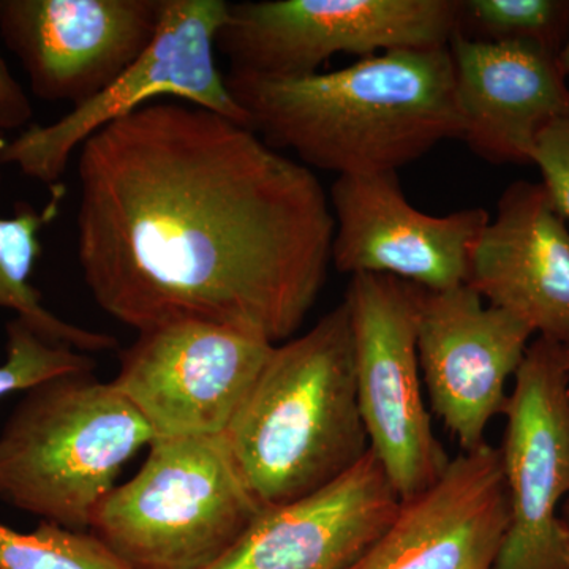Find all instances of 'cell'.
Segmentation results:
<instances>
[{"mask_svg":"<svg viewBox=\"0 0 569 569\" xmlns=\"http://www.w3.org/2000/svg\"><path fill=\"white\" fill-rule=\"evenodd\" d=\"M78 178L86 287L138 335L206 323L279 346L320 298L329 193L242 123L159 100L86 140Z\"/></svg>","mask_w":569,"mask_h":569,"instance_id":"cell-1","label":"cell"},{"mask_svg":"<svg viewBox=\"0 0 569 569\" xmlns=\"http://www.w3.org/2000/svg\"><path fill=\"white\" fill-rule=\"evenodd\" d=\"M224 77L250 130L337 178L397 173L462 133L449 47L380 52L305 77Z\"/></svg>","mask_w":569,"mask_h":569,"instance_id":"cell-2","label":"cell"},{"mask_svg":"<svg viewBox=\"0 0 569 569\" xmlns=\"http://www.w3.org/2000/svg\"><path fill=\"white\" fill-rule=\"evenodd\" d=\"M224 438L261 507L309 496L365 458L346 301L274 347Z\"/></svg>","mask_w":569,"mask_h":569,"instance_id":"cell-3","label":"cell"},{"mask_svg":"<svg viewBox=\"0 0 569 569\" xmlns=\"http://www.w3.org/2000/svg\"><path fill=\"white\" fill-rule=\"evenodd\" d=\"M156 440L111 383L74 373L29 389L0 433V500L66 529H91L122 467Z\"/></svg>","mask_w":569,"mask_h":569,"instance_id":"cell-4","label":"cell"},{"mask_svg":"<svg viewBox=\"0 0 569 569\" xmlns=\"http://www.w3.org/2000/svg\"><path fill=\"white\" fill-rule=\"evenodd\" d=\"M227 438H157L93 515L92 535L133 569H208L260 515Z\"/></svg>","mask_w":569,"mask_h":569,"instance_id":"cell-5","label":"cell"},{"mask_svg":"<svg viewBox=\"0 0 569 569\" xmlns=\"http://www.w3.org/2000/svg\"><path fill=\"white\" fill-rule=\"evenodd\" d=\"M228 10L224 0H167L156 39L129 69L50 126L31 123L13 140L0 141V164H14L50 187L61 183L71 156L93 133L167 97L249 127L217 66V32Z\"/></svg>","mask_w":569,"mask_h":569,"instance_id":"cell-6","label":"cell"},{"mask_svg":"<svg viewBox=\"0 0 569 569\" xmlns=\"http://www.w3.org/2000/svg\"><path fill=\"white\" fill-rule=\"evenodd\" d=\"M459 0H260L230 3L216 48L230 70L305 77L340 52L370 58L447 48L460 32Z\"/></svg>","mask_w":569,"mask_h":569,"instance_id":"cell-7","label":"cell"},{"mask_svg":"<svg viewBox=\"0 0 569 569\" xmlns=\"http://www.w3.org/2000/svg\"><path fill=\"white\" fill-rule=\"evenodd\" d=\"M418 284L383 274L351 276L346 295L356 388L370 449L400 500L443 475L449 456L432 429L418 358Z\"/></svg>","mask_w":569,"mask_h":569,"instance_id":"cell-8","label":"cell"},{"mask_svg":"<svg viewBox=\"0 0 569 569\" xmlns=\"http://www.w3.org/2000/svg\"><path fill=\"white\" fill-rule=\"evenodd\" d=\"M501 462L509 526L492 569H569V369L565 348L535 337L509 392Z\"/></svg>","mask_w":569,"mask_h":569,"instance_id":"cell-9","label":"cell"},{"mask_svg":"<svg viewBox=\"0 0 569 569\" xmlns=\"http://www.w3.org/2000/svg\"><path fill=\"white\" fill-rule=\"evenodd\" d=\"M276 346L206 323L140 332L111 381L157 438L224 436Z\"/></svg>","mask_w":569,"mask_h":569,"instance_id":"cell-10","label":"cell"},{"mask_svg":"<svg viewBox=\"0 0 569 569\" xmlns=\"http://www.w3.org/2000/svg\"><path fill=\"white\" fill-rule=\"evenodd\" d=\"M167 0H0V37L47 102H89L148 50Z\"/></svg>","mask_w":569,"mask_h":569,"instance_id":"cell-11","label":"cell"},{"mask_svg":"<svg viewBox=\"0 0 569 569\" xmlns=\"http://www.w3.org/2000/svg\"><path fill=\"white\" fill-rule=\"evenodd\" d=\"M332 266L342 274H383L445 291L468 282L488 224L486 209L429 216L407 200L397 173L339 176L329 190Z\"/></svg>","mask_w":569,"mask_h":569,"instance_id":"cell-12","label":"cell"},{"mask_svg":"<svg viewBox=\"0 0 569 569\" xmlns=\"http://www.w3.org/2000/svg\"><path fill=\"white\" fill-rule=\"evenodd\" d=\"M535 332L522 320L485 305L470 287L422 291L418 358L430 406L462 451L486 445L490 419L503 413L507 385Z\"/></svg>","mask_w":569,"mask_h":569,"instance_id":"cell-13","label":"cell"},{"mask_svg":"<svg viewBox=\"0 0 569 569\" xmlns=\"http://www.w3.org/2000/svg\"><path fill=\"white\" fill-rule=\"evenodd\" d=\"M508 526L500 448L486 443L400 500L388 529L348 569H492Z\"/></svg>","mask_w":569,"mask_h":569,"instance_id":"cell-14","label":"cell"},{"mask_svg":"<svg viewBox=\"0 0 569 569\" xmlns=\"http://www.w3.org/2000/svg\"><path fill=\"white\" fill-rule=\"evenodd\" d=\"M568 220L542 182L516 181L479 234L468 282L535 337L569 348Z\"/></svg>","mask_w":569,"mask_h":569,"instance_id":"cell-15","label":"cell"},{"mask_svg":"<svg viewBox=\"0 0 569 569\" xmlns=\"http://www.w3.org/2000/svg\"><path fill=\"white\" fill-rule=\"evenodd\" d=\"M400 498L372 449L331 485L264 507L208 569H348L388 529Z\"/></svg>","mask_w":569,"mask_h":569,"instance_id":"cell-16","label":"cell"},{"mask_svg":"<svg viewBox=\"0 0 569 569\" xmlns=\"http://www.w3.org/2000/svg\"><path fill=\"white\" fill-rule=\"evenodd\" d=\"M455 67L460 141L493 164H533L545 129L569 111L559 56L519 41L470 39L449 43Z\"/></svg>","mask_w":569,"mask_h":569,"instance_id":"cell-17","label":"cell"},{"mask_svg":"<svg viewBox=\"0 0 569 569\" xmlns=\"http://www.w3.org/2000/svg\"><path fill=\"white\" fill-rule=\"evenodd\" d=\"M67 189L63 183L51 187V198L41 209L18 203L13 217H0V307L13 310L17 317L37 332L74 350L107 351L118 347L114 337L71 325L56 317L43 305L32 287L31 277L41 254L40 234L58 219Z\"/></svg>","mask_w":569,"mask_h":569,"instance_id":"cell-18","label":"cell"},{"mask_svg":"<svg viewBox=\"0 0 569 569\" xmlns=\"http://www.w3.org/2000/svg\"><path fill=\"white\" fill-rule=\"evenodd\" d=\"M460 31L470 24L477 40L519 41L559 56L569 36V0H466Z\"/></svg>","mask_w":569,"mask_h":569,"instance_id":"cell-19","label":"cell"},{"mask_svg":"<svg viewBox=\"0 0 569 569\" xmlns=\"http://www.w3.org/2000/svg\"><path fill=\"white\" fill-rule=\"evenodd\" d=\"M0 569H133L92 533L41 522L29 533L0 526Z\"/></svg>","mask_w":569,"mask_h":569,"instance_id":"cell-20","label":"cell"},{"mask_svg":"<svg viewBox=\"0 0 569 569\" xmlns=\"http://www.w3.org/2000/svg\"><path fill=\"white\" fill-rule=\"evenodd\" d=\"M91 356L37 332L21 318L7 323V358L0 365V397L39 387L54 378L92 373Z\"/></svg>","mask_w":569,"mask_h":569,"instance_id":"cell-21","label":"cell"},{"mask_svg":"<svg viewBox=\"0 0 569 569\" xmlns=\"http://www.w3.org/2000/svg\"><path fill=\"white\" fill-rule=\"evenodd\" d=\"M533 164L553 203L569 220V111L541 133L535 149Z\"/></svg>","mask_w":569,"mask_h":569,"instance_id":"cell-22","label":"cell"},{"mask_svg":"<svg viewBox=\"0 0 569 569\" xmlns=\"http://www.w3.org/2000/svg\"><path fill=\"white\" fill-rule=\"evenodd\" d=\"M32 116L31 100L0 54V130H20Z\"/></svg>","mask_w":569,"mask_h":569,"instance_id":"cell-23","label":"cell"},{"mask_svg":"<svg viewBox=\"0 0 569 569\" xmlns=\"http://www.w3.org/2000/svg\"><path fill=\"white\" fill-rule=\"evenodd\" d=\"M559 66L560 69L563 70V73L569 74V36L567 41H565L563 48H561L560 54H559Z\"/></svg>","mask_w":569,"mask_h":569,"instance_id":"cell-24","label":"cell"},{"mask_svg":"<svg viewBox=\"0 0 569 569\" xmlns=\"http://www.w3.org/2000/svg\"><path fill=\"white\" fill-rule=\"evenodd\" d=\"M561 518H563L565 522H567L569 527V498L565 501L563 508H561Z\"/></svg>","mask_w":569,"mask_h":569,"instance_id":"cell-25","label":"cell"},{"mask_svg":"<svg viewBox=\"0 0 569 569\" xmlns=\"http://www.w3.org/2000/svg\"><path fill=\"white\" fill-rule=\"evenodd\" d=\"M565 365H567L569 369V348H565Z\"/></svg>","mask_w":569,"mask_h":569,"instance_id":"cell-26","label":"cell"}]
</instances>
